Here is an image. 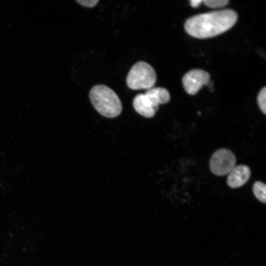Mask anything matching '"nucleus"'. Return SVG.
Segmentation results:
<instances>
[{"instance_id":"obj_1","label":"nucleus","mask_w":266,"mask_h":266,"mask_svg":"<svg viewBox=\"0 0 266 266\" xmlns=\"http://www.w3.org/2000/svg\"><path fill=\"white\" fill-rule=\"evenodd\" d=\"M237 18V13L230 9L203 13L188 18L185 22L184 29L194 37L210 38L230 29Z\"/></svg>"},{"instance_id":"obj_2","label":"nucleus","mask_w":266,"mask_h":266,"mask_svg":"<svg viewBox=\"0 0 266 266\" xmlns=\"http://www.w3.org/2000/svg\"><path fill=\"white\" fill-rule=\"evenodd\" d=\"M89 98L95 109L105 117H116L122 111L119 98L106 85L99 84L93 86L90 90Z\"/></svg>"},{"instance_id":"obj_3","label":"nucleus","mask_w":266,"mask_h":266,"mask_svg":"<svg viewBox=\"0 0 266 266\" xmlns=\"http://www.w3.org/2000/svg\"><path fill=\"white\" fill-rule=\"evenodd\" d=\"M156 79L154 68L149 64L140 61L131 67L126 78V83L132 90H148L153 87Z\"/></svg>"},{"instance_id":"obj_4","label":"nucleus","mask_w":266,"mask_h":266,"mask_svg":"<svg viewBox=\"0 0 266 266\" xmlns=\"http://www.w3.org/2000/svg\"><path fill=\"white\" fill-rule=\"evenodd\" d=\"M236 158L230 150L222 148L216 151L212 155L209 166L215 175L223 176L229 174L235 166Z\"/></svg>"},{"instance_id":"obj_5","label":"nucleus","mask_w":266,"mask_h":266,"mask_svg":"<svg viewBox=\"0 0 266 266\" xmlns=\"http://www.w3.org/2000/svg\"><path fill=\"white\" fill-rule=\"evenodd\" d=\"M209 82V74L200 69L190 70L182 78L184 89L190 95H196L203 85H208Z\"/></svg>"},{"instance_id":"obj_6","label":"nucleus","mask_w":266,"mask_h":266,"mask_svg":"<svg viewBox=\"0 0 266 266\" xmlns=\"http://www.w3.org/2000/svg\"><path fill=\"white\" fill-rule=\"evenodd\" d=\"M250 175V169L247 166H235L228 174L227 183L232 188L240 187L247 182Z\"/></svg>"},{"instance_id":"obj_7","label":"nucleus","mask_w":266,"mask_h":266,"mask_svg":"<svg viewBox=\"0 0 266 266\" xmlns=\"http://www.w3.org/2000/svg\"><path fill=\"white\" fill-rule=\"evenodd\" d=\"M133 107L138 114L146 117H153L157 110L144 94H139L133 99Z\"/></svg>"},{"instance_id":"obj_8","label":"nucleus","mask_w":266,"mask_h":266,"mask_svg":"<svg viewBox=\"0 0 266 266\" xmlns=\"http://www.w3.org/2000/svg\"><path fill=\"white\" fill-rule=\"evenodd\" d=\"M144 94L157 111L159 104L167 103L170 99L168 90L163 87H152L147 90Z\"/></svg>"},{"instance_id":"obj_9","label":"nucleus","mask_w":266,"mask_h":266,"mask_svg":"<svg viewBox=\"0 0 266 266\" xmlns=\"http://www.w3.org/2000/svg\"><path fill=\"white\" fill-rule=\"evenodd\" d=\"M253 192L255 197L261 202L266 203V186L260 181L256 182L253 186Z\"/></svg>"},{"instance_id":"obj_10","label":"nucleus","mask_w":266,"mask_h":266,"mask_svg":"<svg viewBox=\"0 0 266 266\" xmlns=\"http://www.w3.org/2000/svg\"><path fill=\"white\" fill-rule=\"evenodd\" d=\"M257 101L259 107L261 110L265 114H266V87H264L259 92Z\"/></svg>"},{"instance_id":"obj_11","label":"nucleus","mask_w":266,"mask_h":266,"mask_svg":"<svg viewBox=\"0 0 266 266\" xmlns=\"http://www.w3.org/2000/svg\"><path fill=\"white\" fill-rule=\"evenodd\" d=\"M207 7L213 8H221L226 6L229 0H204L202 2Z\"/></svg>"},{"instance_id":"obj_12","label":"nucleus","mask_w":266,"mask_h":266,"mask_svg":"<svg viewBox=\"0 0 266 266\" xmlns=\"http://www.w3.org/2000/svg\"><path fill=\"white\" fill-rule=\"evenodd\" d=\"M76 1L83 6L93 7L97 5L99 0H77Z\"/></svg>"},{"instance_id":"obj_13","label":"nucleus","mask_w":266,"mask_h":266,"mask_svg":"<svg viewBox=\"0 0 266 266\" xmlns=\"http://www.w3.org/2000/svg\"><path fill=\"white\" fill-rule=\"evenodd\" d=\"M190 5L194 8L198 7L202 2V0H190Z\"/></svg>"}]
</instances>
